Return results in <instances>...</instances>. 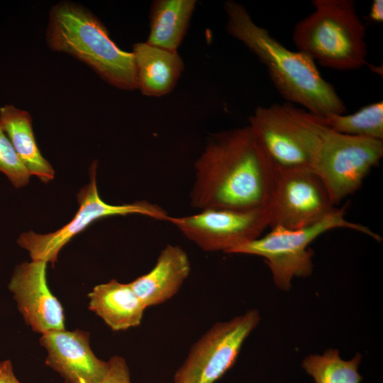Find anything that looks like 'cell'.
Wrapping results in <instances>:
<instances>
[{
  "label": "cell",
  "instance_id": "6da1fadb",
  "mask_svg": "<svg viewBox=\"0 0 383 383\" xmlns=\"http://www.w3.org/2000/svg\"><path fill=\"white\" fill-rule=\"evenodd\" d=\"M194 171L189 204L197 211L265 209L277 174L248 125L211 134Z\"/></svg>",
  "mask_w": 383,
  "mask_h": 383
},
{
  "label": "cell",
  "instance_id": "7a4b0ae2",
  "mask_svg": "<svg viewBox=\"0 0 383 383\" xmlns=\"http://www.w3.org/2000/svg\"><path fill=\"white\" fill-rule=\"evenodd\" d=\"M226 31L241 42L267 68L274 87L286 102L299 105L319 117L343 114L346 106L334 87L306 54L293 51L265 28L257 25L240 3L227 0Z\"/></svg>",
  "mask_w": 383,
  "mask_h": 383
},
{
  "label": "cell",
  "instance_id": "3957f363",
  "mask_svg": "<svg viewBox=\"0 0 383 383\" xmlns=\"http://www.w3.org/2000/svg\"><path fill=\"white\" fill-rule=\"evenodd\" d=\"M46 42L51 50L85 63L115 88L137 89L133 53L121 49L101 21L80 4L63 1L51 8Z\"/></svg>",
  "mask_w": 383,
  "mask_h": 383
},
{
  "label": "cell",
  "instance_id": "277c9868",
  "mask_svg": "<svg viewBox=\"0 0 383 383\" xmlns=\"http://www.w3.org/2000/svg\"><path fill=\"white\" fill-rule=\"evenodd\" d=\"M313 11L298 21L292 39L297 50L323 67L357 70L367 64L366 30L352 0H313Z\"/></svg>",
  "mask_w": 383,
  "mask_h": 383
},
{
  "label": "cell",
  "instance_id": "5b68a950",
  "mask_svg": "<svg viewBox=\"0 0 383 383\" xmlns=\"http://www.w3.org/2000/svg\"><path fill=\"white\" fill-rule=\"evenodd\" d=\"M248 126L276 170L314 171L326 127L312 113L286 101L259 106Z\"/></svg>",
  "mask_w": 383,
  "mask_h": 383
},
{
  "label": "cell",
  "instance_id": "8992f818",
  "mask_svg": "<svg viewBox=\"0 0 383 383\" xmlns=\"http://www.w3.org/2000/svg\"><path fill=\"white\" fill-rule=\"evenodd\" d=\"M346 208L336 209L321 221L305 228L272 227L266 235L235 248L229 254L263 257L276 286L289 290L293 278L306 277L312 273L313 252L309 246L323 233L335 228H349L380 241L381 237L368 227L346 219Z\"/></svg>",
  "mask_w": 383,
  "mask_h": 383
},
{
  "label": "cell",
  "instance_id": "52a82bcc",
  "mask_svg": "<svg viewBox=\"0 0 383 383\" xmlns=\"http://www.w3.org/2000/svg\"><path fill=\"white\" fill-rule=\"evenodd\" d=\"M96 165L97 163L94 162L90 167V181L77 194L79 210L68 223L47 234H39L30 231L19 235L18 244L29 252L32 260L50 262L54 265L62 248L74 235L101 218L138 214L168 222L171 216L162 207L145 200L116 205L103 201L96 185Z\"/></svg>",
  "mask_w": 383,
  "mask_h": 383
},
{
  "label": "cell",
  "instance_id": "ba28073f",
  "mask_svg": "<svg viewBox=\"0 0 383 383\" xmlns=\"http://www.w3.org/2000/svg\"><path fill=\"white\" fill-rule=\"evenodd\" d=\"M383 156V140L353 136L326 127L314 168L333 203L355 193Z\"/></svg>",
  "mask_w": 383,
  "mask_h": 383
},
{
  "label": "cell",
  "instance_id": "9c48e42d",
  "mask_svg": "<svg viewBox=\"0 0 383 383\" xmlns=\"http://www.w3.org/2000/svg\"><path fill=\"white\" fill-rule=\"evenodd\" d=\"M260 320L251 309L213 324L192 347L175 372L174 383H215L235 364L246 338Z\"/></svg>",
  "mask_w": 383,
  "mask_h": 383
},
{
  "label": "cell",
  "instance_id": "30bf717a",
  "mask_svg": "<svg viewBox=\"0 0 383 383\" xmlns=\"http://www.w3.org/2000/svg\"><path fill=\"white\" fill-rule=\"evenodd\" d=\"M336 209L313 170H277L266 206L271 228H305L321 221Z\"/></svg>",
  "mask_w": 383,
  "mask_h": 383
},
{
  "label": "cell",
  "instance_id": "8fae6325",
  "mask_svg": "<svg viewBox=\"0 0 383 383\" xmlns=\"http://www.w3.org/2000/svg\"><path fill=\"white\" fill-rule=\"evenodd\" d=\"M168 222L201 250L228 254L261 236L270 226L266 208L248 211L205 209L191 215L170 216Z\"/></svg>",
  "mask_w": 383,
  "mask_h": 383
},
{
  "label": "cell",
  "instance_id": "7c38bea8",
  "mask_svg": "<svg viewBox=\"0 0 383 383\" xmlns=\"http://www.w3.org/2000/svg\"><path fill=\"white\" fill-rule=\"evenodd\" d=\"M46 269L44 261L24 262L15 267L8 285L25 323L41 335L65 329L64 310L49 289Z\"/></svg>",
  "mask_w": 383,
  "mask_h": 383
},
{
  "label": "cell",
  "instance_id": "4fadbf2b",
  "mask_svg": "<svg viewBox=\"0 0 383 383\" xmlns=\"http://www.w3.org/2000/svg\"><path fill=\"white\" fill-rule=\"evenodd\" d=\"M40 343L47 352L45 365L66 383H101L104 378L108 361L94 355L89 333L79 329L51 331L43 334Z\"/></svg>",
  "mask_w": 383,
  "mask_h": 383
},
{
  "label": "cell",
  "instance_id": "5bb4252c",
  "mask_svg": "<svg viewBox=\"0 0 383 383\" xmlns=\"http://www.w3.org/2000/svg\"><path fill=\"white\" fill-rule=\"evenodd\" d=\"M191 271L188 255L179 245H167L160 252L154 267L129 282L145 308L161 304L180 289Z\"/></svg>",
  "mask_w": 383,
  "mask_h": 383
},
{
  "label": "cell",
  "instance_id": "9a60e30c",
  "mask_svg": "<svg viewBox=\"0 0 383 383\" xmlns=\"http://www.w3.org/2000/svg\"><path fill=\"white\" fill-rule=\"evenodd\" d=\"M137 89L150 97H160L175 87L184 67L177 51L168 50L146 42L136 43L132 52Z\"/></svg>",
  "mask_w": 383,
  "mask_h": 383
},
{
  "label": "cell",
  "instance_id": "2e32d148",
  "mask_svg": "<svg viewBox=\"0 0 383 383\" xmlns=\"http://www.w3.org/2000/svg\"><path fill=\"white\" fill-rule=\"evenodd\" d=\"M89 309L113 331L138 326L146 309L130 283L111 279L95 286L88 294Z\"/></svg>",
  "mask_w": 383,
  "mask_h": 383
},
{
  "label": "cell",
  "instance_id": "e0dca14e",
  "mask_svg": "<svg viewBox=\"0 0 383 383\" xmlns=\"http://www.w3.org/2000/svg\"><path fill=\"white\" fill-rule=\"evenodd\" d=\"M0 126L30 174L43 183L52 180L55 170L40 153L30 113L11 104L4 105L0 108Z\"/></svg>",
  "mask_w": 383,
  "mask_h": 383
},
{
  "label": "cell",
  "instance_id": "ac0fdd59",
  "mask_svg": "<svg viewBox=\"0 0 383 383\" xmlns=\"http://www.w3.org/2000/svg\"><path fill=\"white\" fill-rule=\"evenodd\" d=\"M196 0H155L150 9L147 43L177 51L188 30Z\"/></svg>",
  "mask_w": 383,
  "mask_h": 383
},
{
  "label": "cell",
  "instance_id": "d6986e66",
  "mask_svg": "<svg viewBox=\"0 0 383 383\" xmlns=\"http://www.w3.org/2000/svg\"><path fill=\"white\" fill-rule=\"evenodd\" d=\"M313 116L318 123L335 132L383 140L382 101L369 104L350 114Z\"/></svg>",
  "mask_w": 383,
  "mask_h": 383
},
{
  "label": "cell",
  "instance_id": "ffe728a7",
  "mask_svg": "<svg viewBox=\"0 0 383 383\" xmlns=\"http://www.w3.org/2000/svg\"><path fill=\"white\" fill-rule=\"evenodd\" d=\"M362 356L356 354L345 360L338 350L328 349L321 355H311L304 358L302 367L316 383H360L362 377L358 372Z\"/></svg>",
  "mask_w": 383,
  "mask_h": 383
},
{
  "label": "cell",
  "instance_id": "44dd1931",
  "mask_svg": "<svg viewBox=\"0 0 383 383\" xmlns=\"http://www.w3.org/2000/svg\"><path fill=\"white\" fill-rule=\"evenodd\" d=\"M0 172L6 176L16 188L26 186L30 176L1 126Z\"/></svg>",
  "mask_w": 383,
  "mask_h": 383
},
{
  "label": "cell",
  "instance_id": "7402d4cb",
  "mask_svg": "<svg viewBox=\"0 0 383 383\" xmlns=\"http://www.w3.org/2000/svg\"><path fill=\"white\" fill-rule=\"evenodd\" d=\"M101 383H131L129 368L123 357L116 355L108 360V370Z\"/></svg>",
  "mask_w": 383,
  "mask_h": 383
},
{
  "label": "cell",
  "instance_id": "603a6c76",
  "mask_svg": "<svg viewBox=\"0 0 383 383\" xmlns=\"http://www.w3.org/2000/svg\"><path fill=\"white\" fill-rule=\"evenodd\" d=\"M0 383H21L13 372V367L9 360L0 362Z\"/></svg>",
  "mask_w": 383,
  "mask_h": 383
},
{
  "label": "cell",
  "instance_id": "cb8c5ba5",
  "mask_svg": "<svg viewBox=\"0 0 383 383\" xmlns=\"http://www.w3.org/2000/svg\"><path fill=\"white\" fill-rule=\"evenodd\" d=\"M368 18L370 21L376 23L383 21V1L374 0L371 4L368 13Z\"/></svg>",
  "mask_w": 383,
  "mask_h": 383
}]
</instances>
